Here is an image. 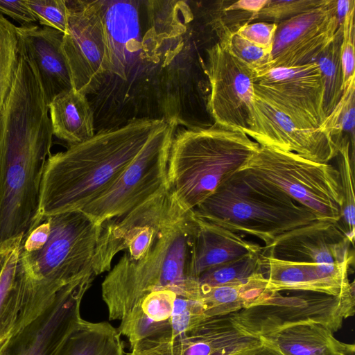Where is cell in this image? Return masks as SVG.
<instances>
[{
    "instance_id": "83f0119b",
    "label": "cell",
    "mask_w": 355,
    "mask_h": 355,
    "mask_svg": "<svg viewBox=\"0 0 355 355\" xmlns=\"http://www.w3.org/2000/svg\"><path fill=\"white\" fill-rule=\"evenodd\" d=\"M19 59L17 26L0 14V114L15 82Z\"/></svg>"
},
{
    "instance_id": "e575fe53",
    "label": "cell",
    "mask_w": 355,
    "mask_h": 355,
    "mask_svg": "<svg viewBox=\"0 0 355 355\" xmlns=\"http://www.w3.org/2000/svg\"><path fill=\"white\" fill-rule=\"evenodd\" d=\"M26 5L43 26L64 33L68 21V8L64 0H25Z\"/></svg>"
},
{
    "instance_id": "4dcf8cb0",
    "label": "cell",
    "mask_w": 355,
    "mask_h": 355,
    "mask_svg": "<svg viewBox=\"0 0 355 355\" xmlns=\"http://www.w3.org/2000/svg\"><path fill=\"white\" fill-rule=\"evenodd\" d=\"M355 77L331 113L326 118L321 128L340 147L344 137H347L354 148L355 125Z\"/></svg>"
},
{
    "instance_id": "8fae6325",
    "label": "cell",
    "mask_w": 355,
    "mask_h": 355,
    "mask_svg": "<svg viewBox=\"0 0 355 355\" xmlns=\"http://www.w3.org/2000/svg\"><path fill=\"white\" fill-rule=\"evenodd\" d=\"M185 211L167 189L126 214L103 222L92 262L95 275L109 272L121 251L125 250L132 261L143 258L159 232Z\"/></svg>"
},
{
    "instance_id": "ab89813d",
    "label": "cell",
    "mask_w": 355,
    "mask_h": 355,
    "mask_svg": "<svg viewBox=\"0 0 355 355\" xmlns=\"http://www.w3.org/2000/svg\"><path fill=\"white\" fill-rule=\"evenodd\" d=\"M355 7L354 0H336V15L338 26H342L347 14Z\"/></svg>"
},
{
    "instance_id": "7a4b0ae2",
    "label": "cell",
    "mask_w": 355,
    "mask_h": 355,
    "mask_svg": "<svg viewBox=\"0 0 355 355\" xmlns=\"http://www.w3.org/2000/svg\"><path fill=\"white\" fill-rule=\"evenodd\" d=\"M161 119H139L51 154L40 186L37 213L42 218L81 211L116 180L150 139L165 126Z\"/></svg>"
},
{
    "instance_id": "603a6c76",
    "label": "cell",
    "mask_w": 355,
    "mask_h": 355,
    "mask_svg": "<svg viewBox=\"0 0 355 355\" xmlns=\"http://www.w3.org/2000/svg\"><path fill=\"white\" fill-rule=\"evenodd\" d=\"M21 240L10 252L0 274V345L38 317L16 273Z\"/></svg>"
},
{
    "instance_id": "d6986e66",
    "label": "cell",
    "mask_w": 355,
    "mask_h": 355,
    "mask_svg": "<svg viewBox=\"0 0 355 355\" xmlns=\"http://www.w3.org/2000/svg\"><path fill=\"white\" fill-rule=\"evenodd\" d=\"M20 55L31 68L47 106L59 94L73 89L62 49L64 33L35 24L17 26Z\"/></svg>"
},
{
    "instance_id": "ac0fdd59",
    "label": "cell",
    "mask_w": 355,
    "mask_h": 355,
    "mask_svg": "<svg viewBox=\"0 0 355 355\" xmlns=\"http://www.w3.org/2000/svg\"><path fill=\"white\" fill-rule=\"evenodd\" d=\"M262 346L241 331L230 315L209 317L190 331L141 345L128 355H239Z\"/></svg>"
},
{
    "instance_id": "7bdbcfd3",
    "label": "cell",
    "mask_w": 355,
    "mask_h": 355,
    "mask_svg": "<svg viewBox=\"0 0 355 355\" xmlns=\"http://www.w3.org/2000/svg\"><path fill=\"white\" fill-rule=\"evenodd\" d=\"M262 346H261L260 347L257 348V349H253L252 351H250V352H245V353H243V354H239V355H254L255 353Z\"/></svg>"
},
{
    "instance_id": "e0dca14e",
    "label": "cell",
    "mask_w": 355,
    "mask_h": 355,
    "mask_svg": "<svg viewBox=\"0 0 355 355\" xmlns=\"http://www.w3.org/2000/svg\"><path fill=\"white\" fill-rule=\"evenodd\" d=\"M244 133L259 145L292 152L322 164L335 158L340 148L322 128L302 126L255 96L253 122Z\"/></svg>"
},
{
    "instance_id": "f1b7e54d",
    "label": "cell",
    "mask_w": 355,
    "mask_h": 355,
    "mask_svg": "<svg viewBox=\"0 0 355 355\" xmlns=\"http://www.w3.org/2000/svg\"><path fill=\"white\" fill-rule=\"evenodd\" d=\"M262 272H264L260 252L210 268L198 277V282L200 286L209 287L243 283Z\"/></svg>"
},
{
    "instance_id": "836d02e7",
    "label": "cell",
    "mask_w": 355,
    "mask_h": 355,
    "mask_svg": "<svg viewBox=\"0 0 355 355\" xmlns=\"http://www.w3.org/2000/svg\"><path fill=\"white\" fill-rule=\"evenodd\" d=\"M326 0H269L256 19L279 23L322 5Z\"/></svg>"
},
{
    "instance_id": "2e32d148",
    "label": "cell",
    "mask_w": 355,
    "mask_h": 355,
    "mask_svg": "<svg viewBox=\"0 0 355 355\" xmlns=\"http://www.w3.org/2000/svg\"><path fill=\"white\" fill-rule=\"evenodd\" d=\"M353 246L338 223L316 220L282 234L263 246L262 253L278 260L349 273Z\"/></svg>"
},
{
    "instance_id": "5b68a950",
    "label": "cell",
    "mask_w": 355,
    "mask_h": 355,
    "mask_svg": "<svg viewBox=\"0 0 355 355\" xmlns=\"http://www.w3.org/2000/svg\"><path fill=\"white\" fill-rule=\"evenodd\" d=\"M259 144L240 130L214 125L173 136L167 186L185 211H192L245 166Z\"/></svg>"
},
{
    "instance_id": "5bb4252c",
    "label": "cell",
    "mask_w": 355,
    "mask_h": 355,
    "mask_svg": "<svg viewBox=\"0 0 355 355\" xmlns=\"http://www.w3.org/2000/svg\"><path fill=\"white\" fill-rule=\"evenodd\" d=\"M253 89L255 96L302 126L318 129L325 121L322 80L316 62L257 74Z\"/></svg>"
},
{
    "instance_id": "4fadbf2b",
    "label": "cell",
    "mask_w": 355,
    "mask_h": 355,
    "mask_svg": "<svg viewBox=\"0 0 355 355\" xmlns=\"http://www.w3.org/2000/svg\"><path fill=\"white\" fill-rule=\"evenodd\" d=\"M95 277L90 274L62 289L44 312L0 345V355H58L83 320L81 302Z\"/></svg>"
},
{
    "instance_id": "30bf717a",
    "label": "cell",
    "mask_w": 355,
    "mask_h": 355,
    "mask_svg": "<svg viewBox=\"0 0 355 355\" xmlns=\"http://www.w3.org/2000/svg\"><path fill=\"white\" fill-rule=\"evenodd\" d=\"M67 30L62 49L73 89L95 92L114 71V50L101 1H66Z\"/></svg>"
},
{
    "instance_id": "7c38bea8",
    "label": "cell",
    "mask_w": 355,
    "mask_h": 355,
    "mask_svg": "<svg viewBox=\"0 0 355 355\" xmlns=\"http://www.w3.org/2000/svg\"><path fill=\"white\" fill-rule=\"evenodd\" d=\"M211 92L207 109L216 124L244 132L253 122L254 71L218 42L207 50Z\"/></svg>"
},
{
    "instance_id": "9c48e42d",
    "label": "cell",
    "mask_w": 355,
    "mask_h": 355,
    "mask_svg": "<svg viewBox=\"0 0 355 355\" xmlns=\"http://www.w3.org/2000/svg\"><path fill=\"white\" fill-rule=\"evenodd\" d=\"M173 136L174 127L167 122L112 185L80 211L94 223L101 225L167 189L168 161Z\"/></svg>"
},
{
    "instance_id": "4316f807",
    "label": "cell",
    "mask_w": 355,
    "mask_h": 355,
    "mask_svg": "<svg viewBox=\"0 0 355 355\" xmlns=\"http://www.w3.org/2000/svg\"><path fill=\"white\" fill-rule=\"evenodd\" d=\"M343 26H339L334 40L315 60L323 85V110L326 118L339 103L343 90V73L340 60Z\"/></svg>"
},
{
    "instance_id": "8d00e7d4",
    "label": "cell",
    "mask_w": 355,
    "mask_h": 355,
    "mask_svg": "<svg viewBox=\"0 0 355 355\" xmlns=\"http://www.w3.org/2000/svg\"><path fill=\"white\" fill-rule=\"evenodd\" d=\"M277 23L257 21L241 26L235 33L250 43L272 51Z\"/></svg>"
},
{
    "instance_id": "b9f144b4",
    "label": "cell",
    "mask_w": 355,
    "mask_h": 355,
    "mask_svg": "<svg viewBox=\"0 0 355 355\" xmlns=\"http://www.w3.org/2000/svg\"><path fill=\"white\" fill-rule=\"evenodd\" d=\"M262 344V343H261ZM254 355H281L277 352L262 345V347L255 353Z\"/></svg>"
},
{
    "instance_id": "6da1fadb",
    "label": "cell",
    "mask_w": 355,
    "mask_h": 355,
    "mask_svg": "<svg viewBox=\"0 0 355 355\" xmlns=\"http://www.w3.org/2000/svg\"><path fill=\"white\" fill-rule=\"evenodd\" d=\"M48 112L35 76L21 62L0 114V248L23 238L35 219L51 154Z\"/></svg>"
},
{
    "instance_id": "60d3db41",
    "label": "cell",
    "mask_w": 355,
    "mask_h": 355,
    "mask_svg": "<svg viewBox=\"0 0 355 355\" xmlns=\"http://www.w3.org/2000/svg\"><path fill=\"white\" fill-rule=\"evenodd\" d=\"M21 239H18L16 242L9 246H5L0 248V274L3 270V266L8 259L10 252L16 245V243Z\"/></svg>"
},
{
    "instance_id": "1f68e13d",
    "label": "cell",
    "mask_w": 355,
    "mask_h": 355,
    "mask_svg": "<svg viewBox=\"0 0 355 355\" xmlns=\"http://www.w3.org/2000/svg\"><path fill=\"white\" fill-rule=\"evenodd\" d=\"M176 296L168 289L152 291L146 295L128 314L148 322H164L172 314Z\"/></svg>"
},
{
    "instance_id": "44dd1931",
    "label": "cell",
    "mask_w": 355,
    "mask_h": 355,
    "mask_svg": "<svg viewBox=\"0 0 355 355\" xmlns=\"http://www.w3.org/2000/svg\"><path fill=\"white\" fill-rule=\"evenodd\" d=\"M196 218L198 225L191 262L193 279L198 280L202 272L214 267L261 252L263 246L258 243L218 225Z\"/></svg>"
},
{
    "instance_id": "74e56055",
    "label": "cell",
    "mask_w": 355,
    "mask_h": 355,
    "mask_svg": "<svg viewBox=\"0 0 355 355\" xmlns=\"http://www.w3.org/2000/svg\"><path fill=\"white\" fill-rule=\"evenodd\" d=\"M0 14H5L18 21L21 26L34 24L37 19L28 7L25 0L3 1L0 0Z\"/></svg>"
},
{
    "instance_id": "52a82bcc",
    "label": "cell",
    "mask_w": 355,
    "mask_h": 355,
    "mask_svg": "<svg viewBox=\"0 0 355 355\" xmlns=\"http://www.w3.org/2000/svg\"><path fill=\"white\" fill-rule=\"evenodd\" d=\"M244 168L272 183L318 220L339 223L343 197L338 170L289 151L259 145Z\"/></svg>"
},
{
    "instance_id": "d590c367",
    "label": "cell",
    "mask_w": 355,
    "mask_h": 355,
    "mask_svg": "<svg viewBox=\"0 0 355 355\" xmlns=\"http://www.w3.org/2000/svg\"><path fill=\"white\" fill-rule=\"evenodd\" d=\"M354 12L355 7L345 16L343 23V37L340 44V60L343 73V90L355 77L354 73Z\"/></svg>"
},
{
    "instance_id": "3957f363",
    "label": "cell",
    "mask_w": 355,
    "mask_h": 355,
    "mask_svg": "<svg viewBox=\"0 0 355 355\" xmlns=\"http://www.w3.org/2000/svg\"><path fill=\"white\" fill-rule=\"evenodd\" d=\"M101 230V225L74 211L42 218L23 237L16 272L37 314L64 287L94 273Z\"/></svg>"
},
{
    "instance_id": "484cf974",
    "label": "cell",
    "mask_w": 355,
    "mask_h": 355,
    "mask_svg": "<svg viewBox=\"0 0 355 355\" xmlns=\"http://www.w3.org/2000/svg\"><path fill=\"white\" fill-rule=\"evenodd\" d=\"M121 336L108 322L83 319L58 355H124Z\"/></svg>"
},
{
    "instance_id": "7402d4cb",
    "label": "cell",
    "mask_w": 355,
    "mask_h": 355,
    "mask_svg": "<svg viewBox=\"0 0 355 355\" xmlns=\"http://www.w3.org/2000/svg\"><path fill=\"white\" fill-rule=\"evenodd\" d=\"M328 327L302 322L278 328L259 337L281 355H352L355 345L338 340Z\"/></svg>"
},
{
    "instance_id": "d6a6232c",
    "label": "cell",
    "mask_w": 355,
    "mask_h": 355,
    "mask_svg": "<svg viewBox=\"0 0 355 355\" xmlns=\"http://www.w3.org/2000/svg\"><path fill=\"white\" fill-rule=\"evenodd\" d=\"M220 42L225 45L233 55L251 68L255 75L269 69L271 63L270 51L250 43L236 33Z\"/></svg>"
},
{
    "instance_id": "d4e9b609",
    "label": "cell",
    "mask_w": 355,
    "mask_h": 355,
    "mask_svg": "<svg viewBox=\"0 0 355 355\" xmlns=\"http://www.w3.org/2000/svg\"><path fill=\"white\" fill-rule=\"evenodd\" d=\"M264 272H259L243 283L218 286H200V300L205 315L223 316L260 303L270 293Z\"/></svg>"
},
{
    "instance_id": "f35d334b",
    "label": "cell",
    "mask_w": 355,
    "mask_h": 355,
    "mask_svg": "<svg viewBox=\"0 0 355 355\" xmlns=\"http://www.w3.org/2000/svg\"><path fill=\"white\" fill-rule=\"evenodd\" d=\"M268 1L239 0L236 1H227V5L223 6V9L225 10H242L257 16L259 12L268 3Z\"/></svg>"
},
{
    "instance_id": "277c9868",
    "label": "cell",
    "mask_w": 355,
    "mask_h": 355,
    "mask_svg": "<svg viewBox=\"0 0 355 355\" xmlns=\"http://www.w3.org/2000/svg\"><path fill=\"white\" fill-rule=\"evenodd\" d=\"M193 211L184 212L162 229L146 255L132 261L123 254L101 284L110 320H121L148 293L163 289L200 300V285L191 275L197 230Z\"/></svg>"
},
{
    "instance_id": "8992f818",
    "label": "cell",
    "mask_w": 355,
    "mask_h": 355,
    "mask_svg": "<svg viewBox=\"0 0 355 355\" xmlns=\"http://www.w3.org/2000/svg\"><path fill=\"white\" fill-rule=\"evenodd\" d=\"M193 214L270 245L282 234L318 220L278 187L241 168L197 206Z\"/></svg>"
},
{
    "instance_id": "ba28073f",
    "label": "cell",
    "mask_w": 355,
    "mask_h": 355,
    "mask_svg": "<svg viewBox=\"0 0 355 355\" xmlns=\"http://www.w3.org/2000/svg\"><path fill=\"white\" fill-rule=\"evenodd\" d=\"M272 292L257 305L229 314L243 333L259 339L278 328L302 322H318L334 332L354 315V287L339 295L305 291Z\"/></svg>"
},
{
    "instance_id": "9a60e30c",
    "label": "cell",
    "mask_w": 355,
    "mask_h": 355,
    "mask_svg": "<svg viewBox=\"0 0 355 355\" xmlns=\"http://www.w3.org/2000/svg\"><path fill=\"white\" fill-rule=\"evenodd\" d=\"M336 3V0H326L318 7L277 23L269 69L315 62L338 30Z\"/></svg>"
},
{
    "instance_id": "ffe728a7",
    "label": "cell",
    "mask_w": 355,
    "mask_h": 355,
    "mask_svg": "<svg viewBox=\"0 0 355 355\" xmlns=\"http://www.w3.org/2000/svg\"><path fill=\"white\" fill-rule=\"evenodd\" d=\"M266 288L272 292L305 291L339 295L354 287L348 274L313 264L278 260L262 253Z\"/></svg>"
},
{
    "instance_id": "f546056e",
    "label": "cell",
    "mask_w": 355,
    "mask_h": 355,
    "mask_svg": "<svg viewBox=\"0 0 355 355\" xmlns=\"http://www.w3.org/2000/svg\"><path fill=\"white\" fill-rule=\"evenodd\" d=\"M350 141L345 137L339 148L337 157L340 173L343 202L342 207L341 230L354 245L355 231V200L354 157L349 153Z\"/></svg>"
},
{
    "instance_id": "cb8c5ba5",
    "label": "cell",
    "mask_w": 355,
    "mask_h": 355,
    "mask_svg": "<svg viewBox=\"0 0 355 355\" xmlns=\"http://www.w3.org/2000/svg\"><path fill=\"white\" fill-rule=\"evenodd\" d=\"M48 107L53 135L68 147L95 135L94 114L85 94L71 89L57 96Z\"/></svg>"
}]
</instances>
